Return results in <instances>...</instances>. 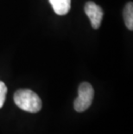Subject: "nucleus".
Returning <instances> with one entry per match:
<instances>
[{"label": "nucleus", "instance_id": "f257e3e1", "mask_svg": "<svg viewBox=\"0 0 133 134\" xmlns=\"http://www.w3.org/2000/svg\"><path fill=\"white\" fill-rule=\"evenodd\" d=\"M14 102L20 109L28 113H37L42 109V100L30 89H19L14 93Z\"/></svg>", "mask_w": 133, "mask_h": 134}, {"label": "nucleus", "instance_id": "f03ea898", "mask_svg": "<svg viewBox=\"0 0 133 134\" xmlns=\"http://www.w3.org/2000/svg\"><path fill=\"white\" fill-rule=\"evenodd\" d=\"M94 90L92 86L88 82H83L78 89V97L73 103V107L76 112L82 113L88 109L92 103Z\"/></svg>", "mask_w": 133, "mask_h": 134}, {"label": "nucleus", "instance_id": "7ed1b4c3", "mask_svg": "<svg viewBox=\"0 0 133 134\" xmlns=\"http://www.w3.org/2000/svg\"><path fill=\"white\" fill-rule=\"evenodd\" d=\"M85 13L88 16L91 22L92 27L94 30H97L100 28L101 22H102L104 12L100 6L96 4L93 2H87L85 4Z\"/></svg>", "mask_w": 133, "mask_h": 134}, {"label": "nucleus", "instance_id": "20e7f679", "mask_svg": "<svg viewBox=\"0 0 133 134\" xmlns=\"http://www.w3.org/2000/svg\"><path fill=\"white\" fill-rule=\"evenodd\" d=\"M54 11L59 16H64L68 13L71 7V0H49Z\"/></svg>", "mask_w": 133, "mask_h": 134}, {"label": "nucleus", "instance_id": "39448f33", "mask_svg": "<svg viewBox=\"0 0 133 134\" xmlns=\"http://www.w3.org/2000/svg\"><path fill=\"white\" fill-rule=\"evenodd\" d=\"M124 24L128 30H133V4L132 2H130L124 6Z\"/></svg>", "mask_w": 133, "mask_h": 134}, {"label": "nucleus", "instance_id": "423d86ee", "mask_svg": "<svg viewBox=\"0 0 133 134\" xmlns=\"http://www.w3.org/2000/svg\"><path fill=\"white\" fill-rule=\"evenodd\" d=\"M7 87L3 81H0V108L4 105L6 99Z\"/></svg>", "mask_w": 133, "mask_h": 134}]
</instances>
